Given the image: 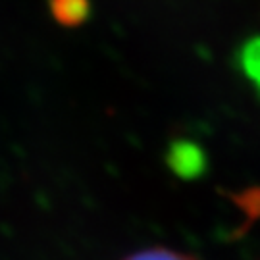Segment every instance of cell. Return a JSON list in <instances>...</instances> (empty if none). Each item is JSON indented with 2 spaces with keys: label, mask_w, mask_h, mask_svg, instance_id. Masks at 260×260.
<instances>
[{
  "label": "cell",
  "mask_w": 260,
  "mask_h": 260,
  "mask_svg": "<svg viewBox=\"0 0 260 260\" xmlns=\"http://www.w3.org/2000/svg\"><path fill=\"white\" fill-rule=\"evenodd\" d=\"M168 162L174 172L183 177H193L203 172L205 168V154L199 145L191 141H172L168 149Z\"/></svg>",
  "instance_id": "6da1fadb"
},
{
  "label": "cell",
  "mask_w": 260,
  "mask_h": 260,
  "mask_svg": "<svg viewBox=\"0 0 260 260\" xmlns=\"http://www.w3.org/2000/svg\"><path fill=\"white\" fill-rule=\"evenodd\" d=\"M52 18L64 27H79L91 16L89 0H48Z\"/></svg>",
  "instance_id": "7a4b0ae2"
},
{
  "label": "cell",
  "mask_w": 260,
  "mask_h": 260,
  "mask_svg": "<svg viewBox=\"0 0 260 260\" xmlns=\"http://www.w3.org/2000/svg\"><path fill=\"white\" fill-rule=\"evenodd\" d=\"M237 66L260 96V37H252L237 52Z\"/></svg>",
  "instance_id": "3957f363"
},
{
  "label": "cell",
  "mask_w": 260,
  "mask_h": 260,
  "mask_svg": "<svg viewBox=\"0 0 260 260\" xmlns=\"http://www.w3.org/2000/svg\"><path fill=\"white\" fill-rule=\"evenodd\" d=\"M123 260H197L195 256L187 254V252L176 251V249H166V247H150L143 249L125 256Z\"/></svg>",
  "instance_id": "277c9868"
}]
</instances>
